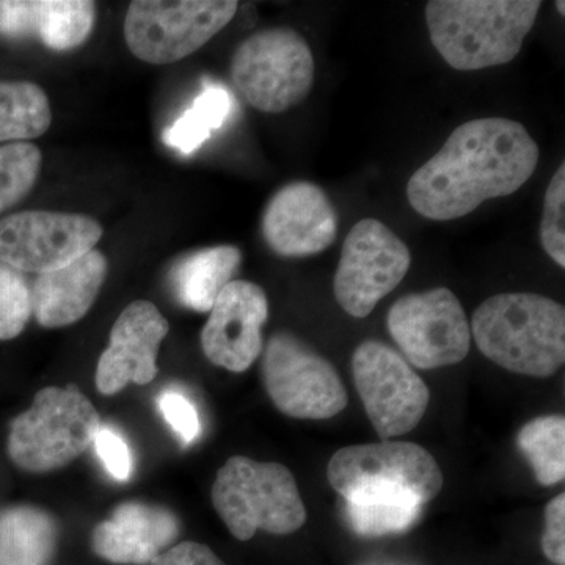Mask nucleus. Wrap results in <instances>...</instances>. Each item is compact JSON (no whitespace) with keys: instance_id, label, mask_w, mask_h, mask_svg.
<instances>
[{"instance_id":"obj_1","label":"nucleus","mask_w":565,"mask_h":565,"mask_svg":"<svg viewBox=\"0 0 565 565\" xmlns=\"http://www.w3.org/2000/svg\"><path fill=\"white\" fill-rule=\"evenodd\" d=\"M539 147L522 122H463L444 148L412 174L408 203L430 221L465 217L487 200L512 195L535 172Z\"/></svg>"},{"instance_id":"obj_2","label":"nucleus","mask_w":565,"mask_h":565,"mask_svg":"<svg viewBox=\"0 0 565 565\" xmlns=\"http://www.w3.org/2000/svg\"><path fill=\"white\" fill-rule=\"evenodd\" d=\"M479 351L498 366L530 377H552L565 363V310L541 294H498L471 321Z\"/></svg>"},{"instance_id":"obj_3","label":"nucleus","mask_w":565,"mask_h":565,"mask_svg":"<svg viewBox=\"0 0 565 565\" xmlns=\"http://www.w3.org/2000/svg\"><path fill=\"white\" fill-rule=\"evenodd\" d=\"M541 7L539 0H430L426 22L449 66L478 71L514 61Z\"/></svg>"},{"instance_id":"obj_4","label":"nucleus","mask_w":565,"mask_h":565,"mask_svg":"<svg viewBox=\"0 0 565 565\" xmlns=\"http://www.w3.org/2000/svg\"><path fill=\"white\" fill-rule=\"evenodd\" d=\"M212 504L239 541H250L258 530L292 534L307 522V509L291 471L281 463L244 456L232 457L217 471Z\"/></svg>"},{"instance_id":"obj_5","label":"nucleus","mask_w":565,"mask_h":565,"mask_svg":"<svg viewBox=\"0 0 565 565\" xmlns=\"http://www.w3.org/2000/svg\"><path fill=\"white\" fill-rule=\"evenodd\" d=\"M102 426L95 405L76 386H46L11 423L7 451L21 470L50 473L84 455Z\"/></svg>"},{"instance_id":"obj_6","label":"nucleus","mask_w":565,"mask_h":565,"mask_svg":"<svg viewBox=\"0 0 565 565\" xmlns=\"http://www.w3.org/2000/svg\"><path fill=\"white\" fill-rule=\"evenodd\" d=\"M327 476L344 501L397 498L424 504L444 487L437 460L407 441L348 446L334 452Z\"/></svg>"},{"instance_id":"obj_7","label":"nucleus","mask_w":565,"mask_h":565,"mask_svg":"<svg viewBox=\"0 0 565 565\" xmlns=\"http://www.w3.org/2000/svg\"><path fill=\"white\" fill-rule=\"evenodd\" d=\"M232 79L256 110L281 114L302 103L313 87V52L292 29L253 33L234 52Z\"/></svg>"},{"instance_id":"obj_8","label":"nucleus","mask_w":565,"mask_h":565,"mask_svg":"<svg viewBox=\"0 0 565 565\" xmlns=\"http://www.w3.org/2000/svg\"><path fill=\"white\" fill-rule=\"evenodd\" d=\"M237 9L236 0H134L126 13V44L140 61L170 65L202 50Z\"/></svg>"},{"instance_id":"obj_9","label":"nucleus","mask_w":565,"mask_h":565,"mask_svg":"<svg viewBox=\"0 0 565 565\" xmlns=\"http://www.w3.org/2000/svg\"><path fill=\"white\" fill-rule=\"evenodd\" d=\"M263 379L275 407L291 418L329 419L348 405L337 370L291 333L270 338L263 356Z\"/></svg>"},{"instance_id":"obj_10","label":"nucleus","mask_w":565,"mask_h":565,"mask_svg":"<svg viewBox=\"0 0 565 565\" xmlns=\"http://www.w3.org/2000/svg\"><path fill=\"white\" fill-rule=\"evenodd\" d=\"M411 264V250L396 233L377 218H363L345 237L334 297L352 318H366L404 280Z\"/></svg>"},{"instance_id":"obj_11","label":"nucleus","mask_w":565,"mask_h":565,"mask_svg":"<svg viewBox=\"0 0 565 565\" xmlns=\"http://www.w3.org/2000/svg\"><path fill=\"white\" fill-rule=\"evenodd\" d=\"M386 323L408 362L422 370L451 366L470 352V322L448 288L401 297Z\"/></svg>"},{"instance_id":"obj_12","label":"nucleus","mask_w":565,"mask_h":565,"mask_svg":"<svg viewBox=\"0 0 565 565\" xmlns=\"http://www.w3.org/2000/svg\"><path fill=\"white\" fill-rule=\"evenodd\" d=\"M352 367L375 433L390 440L418 426L430 392L399 353L381 341L367 340L353 352Z\"/></svg>"},{"instance_id":"obj_13","label":"nucleus","mask_w":565,"mask_h":565,"mask_svg":"<svg viewBox=\"0 0 565 565\" xmlns=\"http://www.w3.org/2000/svg\"><path fill=\"white\" fill-rule=\"evenodd\" d=\"M103 226L82 214L22 211L0 221V263L18 273L47 274L92 252Z\"/></svg>"},{"instance_id":"obj_14","label":"nucleus","mask_w":565,"mask_h":565,"mask_svg":"<svg viewBox=\"0 0 565 565\" xmlns=\"http://www.w3.org/2000/svg\"><path fill=\"white\" fill-rule=\"evenodd\" d=\"M202 330V348L211 363L244 373L263 351L262 329L269 318V300L252 281L228 282L212 305Z\"/></svg>"},{"instance_id":"obj_15","label":"nucleus","mask_w":565,"mask_h":565,"mask_svg":"<svg viewBox=\"0 0 565 565\" xmlns=\"http://www.w3.org/2000/svg\"><path fill=\"white\" fill-rule=\"evenodd\" d=\"M169 322L154 303L136 300L121 311L110 330L109 348L99 356L96 388L114 396L129 384L148 385L158 375V353Z\"/></svg>"},{"instance_id":"obj_16","label":"nucleus","mask_w":565,"mask_h":565,"mask_svg":"<svg viewBox=\"0 0 565 565\" xmlns=\"http://www.w3.org/2000/svg\"><path fill=\"white\" fill-rule=\"evenodd\" d=\"M338 217L327 193L313 182H291L275 193L263 217V234L277 255H316L337 239Z\"/></svg>"},{"instance_id":"obj_17","label":"nucleus","mask_w":565,"mask_h":565,"mask_svg":"<svg viewBox=\"0 0 565 565\" xmlns=\"http://www.w3.org/2000/svg\"><path fill=\"white\" fill-rule=\"evenodd\" d=\"M180 519L161 505L128 501L109 520L95 526L93 552L109 563L150 565L172 548L180 535Z\"/></svg>"},{"instance_id":"obj_18","label":"nucleus","mask_w":565,"mask_h":565,"mask_svg":"<svg viewBox=\"0 0 565 565\" xmlns=\"http://www.w3.org/2000/svg\"><path fill=\"white\" fill-rule=\"evenodd\" d=\"M90 0H0V36L39 39L52 51H71L95 28Z\"/></svg>"},{"instance_id":"obj_19","label":"nucleus","mask_w":565,"mask_h":565,"mask_svg":"<svg viewBox=\"0 0 565 565\" xmlns=\"http://www.w3.org/2000/svg\"><path fill=\"white\" fill-rule=\"evenodd\" d=\"M107 269L106 256L93 248L62 269L39 275L31 291L40 326L62 329L81 321L98 299Z\"/></svg>"},{"instance_id":"obj_20","label":"nucleus","mask_w":565,"mask_h":565,"mask_svg":"<svg viewBox=\"0 0 565 565\" xmlns=\"http://www.w3.org/2000/svg\"><path fill=\"white\" fill-rule=\"evenodd\" d=\"M241 262L243 253L233 245H217L189 253L170 269V288L182 307L207 313L218 294L232 282Z\"/></svg>"},{"instance_id":"obj_21","label":"nucleus","mask_w":565,"mask_h":565,"mask_svg":"<svg viewBox=\"0 0 565 565\" xmlns=\"http://www.w3.org/2000/svg\"><path fill=\"white\" fill-rule=\"evenodd\" d=\"M57 523L43 509L21 504L0 512V565H50Z\"/></svg>"},{"instance_id":"obj_22","label":"nucleus","mask_w":565,"mask_h":565,"mask_svg":"<svg viewBox=\"0 0 565 565\" xmlns=\"http://www.w3.org/2000/svg\"><path fill=\"white\" fill-rule=\"evenodd\" d=\"M236 107L233 93L214 81H204L202 92L188 110L163 132V141L181 154L199 150L212 134L218 131Z\"/></svg>"},{"instance_id":"obj_23","label":"nucleus","mask_w":565,"mask_h":565,"mask_svg":"<svg viewBox=\"0 0 565 565\" xmlns=\"http://www.w3.org/2000/svg\"><path fill=\"white\" fill-rule=\"evenodd\" d=\"M50 98L28 81H0V143L36 139L51 128Z\"/></svg>"},{"instance_id":"obj_24","label":"nucleus","mask_w":565,"mask_h":565,"mask_svg":"<svg viewBox=\"0 0 565 565\" xmlns=\"http://www.w3.org/2000/svg\"><path fill=\"white\" fill-rule=\"evenodd\" d=\"M519 446L542 486H555L565 478V419L563 415L535 418L523 426Z\"/></svg>"},{"instance_id":"obj_25","label":"nucleus","mask_w":565,"mask_h":565,"mask_svg":"<svg viewBox=\"0 0 565 565\" xmlns=\"http://www.w3.org/2000/svg\"><path fill=\"white\" fill-rule=\"evenodd\" d=\"M422 505L397 498H364L345 501V516L356 534L364 537L404 533L422 514Z\"/></svg>"},{"instance_id":"obj_26","label":"nucleus","mask_w":565,"mask_h":565,"mask_svg":"<svg viewBox=\"0 0 565 565\" xmlns=\"http://www.w3.org/2000/svg\"><path fill=\"white\" fill-rule=\"evenodd\" d=\"M43 156L29 141L0 147V214L20 203L40 177Z\"/></svg>"},{"instance_id":"obj_27","label":"nucleus","mask_w":565,"mask_h":565,"mask_svg":"<svg viewBox=\"0 0 565 565\" xmlns=\"http://www.w3.org/2000/svg\"><path fill=\"white\" fill-rule=\"evenodd\" d=\"M33 313L32 291L21 273L0 263V341L20 337Z\"/></svg>"},{"instance_id":"obj_28","label":"nucleus","mask_w":565,"mask_h":565,"mask_svg":"<svg viewBox=\"0 0 565 565\" xmlns=\"http://www.w3.org/2000/svg\"><path fill=\"white\" fill-rule=\"evenodd\" d=\"M565 166L553 174L545 192L541 223L542 247L557 266L565 267Z\"/></svg>"},{"instance_id":"obj_29","label":"nucleus","mask_w":565,"mask_h":565,"mask_svg":"<svg viewBox=\"0 0 565 565\" xmlns=\"http://www.w3.org/2000/svg\"><path fill=\"white\" fill-rule=\"evenodd\" d=\"M158 404L163 418L181 438L182 444L191 445L199 438L202 434V424L199 412L188 397L181 393L167 392L159 397Z\"/></svg>"},{"instance_id":"obj_30","label":"nucleus","mask_w":565,"mask_h":565,"mask_svg":"<svg viewBox=\"0 0 565 565\" xmlns=\"http://www.w3.org/2000/svg\"><path fill=\"white\" fill-rule=\"evenodd\" d=\"M93 444H95L96 452L111 478L121 482L131 478V449L120 434L115 433L110 427L102 426Z\"/></svg>"},{"instance_id":"obj_31","label":"nucleus","mask_w":565,"mask_h":565,"mask_svg":"<svg viewBox=\"0 0 565 565\" xmlns=\"http://www.w3.org/2000/svg\"><path fill=\"white\" fill-rule=\"evenodd\" d=\"M542 550L553 563H565V494H557L545 509V533Z\"/></svg>"},{"instance_id":"obj_32","label":"nucleus","mask_w":565,"mask_h":565,"mask_svg":"<svg viewBox=\"0 0 565 565\" xmlns=\"http://www.w3.org/2000/svg\"><path fill=\"white\" fill-rule=\"evenodd\" d=\"M150 565H225L210 546L181 542L156 557Z\"/></svg>"},{"instance_id":"obj_33","label":"nucleus","mask_w":565,"mask_h":565,"mask_svg":"<svg viewBox=\"0 0 565 565\" xmlns=\"http://www.w3.org/2000/svg\"><path fill=\"white\" fill-rule=\"evenodd\" d=\"M564 6H565L564 2H557L556 3L557 11H561V17H564Z\"/></svg>"}]
</instances>
